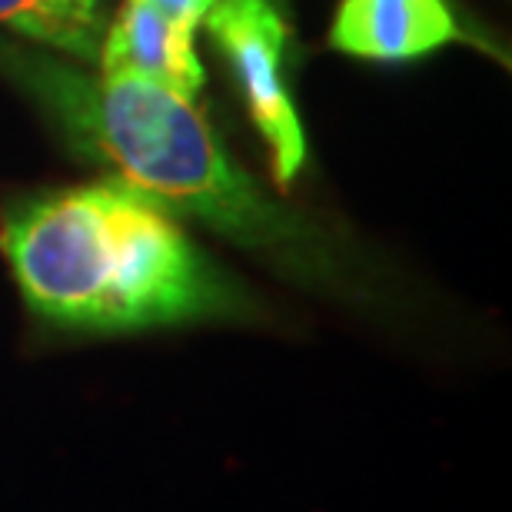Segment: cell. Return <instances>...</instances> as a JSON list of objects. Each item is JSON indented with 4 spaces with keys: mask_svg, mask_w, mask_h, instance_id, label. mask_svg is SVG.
Masks as SVG:
<instances>
[{
    "mask_svg": "<svg viewBox=\"0 0 512 512\" xmlns=\"http://www.w3.org/2000/svg\"><path fill=\"white\" fill-rule=\"evenodd\" d=\"M463 37L446 0H343L330 40L366 60H409Z\"/></svg>",
    "mask_w": 512,
    "mask_h": 512,
    "instance_id": "cell-5",
    "label": "cell"
},
{
    "mask_svg": "<svg viewBox=\"0 0 512 512\" xmlns=\"http://www.w3.org/2000/svg\"><path fill=\"white\" fill-rule=\"evenodd\" d=\"M0 250L30 310L67 330L124 333L250 310L173 213L127 180L17 203L0 223Z\"/></svg>",
    "mask_w": 512,
    "mask_h": 512,
    "instance_id": "cell-1",
    "label": "cell"
},
{
    "mask_svg": "<svg viewBox=\"0 0 512 512\" xmlns=\"http://www.w3.org/2000/svg\"><path fill=\"white\" fill-rule=\"evenodd\" d=\"M77 4L84 7V10H97V0H77Z\"/></svg>",
    "mask_w": 512,
    "mask_h": 512,
    "instance_id": "cell-8",
    "label": "cell"
},
{
    "mask_svg": "<svg viewBox=\"0 0 512 512\" xmlns=\"http://www.w3.org/2000/svg\"><path fill=\"white\" fill-rule=\"evenodd\" d=\"M147 4L153 10H160L163 17H170L173 24H180L187 30H197L217 0H147Z\"/></svg>",
    "mask_w": 512,
    "mask_h": 512,
    "instance_id": "cell-7",
    "label": "cell"
},
{
    "mask_svg": "<svg viewBox=\"0 0 512 512\" xmlns=\"http://www.w3.org/2000/svg\"><path fill=\"white\" fill-rule=\"evenodd\" d=\"M100 74H130L193 100L203 87V64L193 50V30L173 24L147 0H124L104 30Z\"/></svg>",
    "mask_w": 512,
    "mask_h": 512,
    "instance_id": "cell-4",
    "label": "cell"
},
{
    "mask_svg": "<svg viewBox=\"0 0 512 512\" xmlns=\"http://www.w3.org/2000/svg\"><path fill=\"white\" fill-rule=\"evenodd\" d=\"M270 4H276V0H270Z\"/></svg>",
    "mask_w": 512,
    "mask_h": 512,
    "instance_id": "cell-9",
    "label": "cell"
},
{
    "mask_svg": "<svg viewBox=\"0 0 512 512\" xmlns=\"http://www.w3.org/2000/svg\"><path fill=\"white\" fill-rule=\"evenodd\" d=\"M10 50L14 70L50 104L74 140L94 147L147 197L190 213L240 247L273 256L306 280L333 273L320 237L276 207L243 173L193 100L130 74H77Z\"/></svg>",
    "mask_w": 512,
    "mask_h": 512,
    "instance_id": "cell-2",
    "label": "cell"
},
{
    "mask_svg": "<svg viewBox=\"0 0 512 512\" xmlns=\"http://www.w3.org/2000/svg\"><path fill=\"white\" fill-rule=\"evenodd\" d=\"M0 24L90 67L100 64L104 17H97V10H84L77 0H0Z\"/></svg>",
    "mask_w": 512,
    "mask_h": 512,
    "instance_id": "cell-6",
    "label": "cell"
},
{
    "mask_svg": "<svg viewBox=\"0 0 512 512\" xmlns=\"http://www.w3.org/2000/svg\"><path fill=\"white\" fill-rule=\"evenodd\" d=\"M210 37L230 60L256 130L270 147L273 177L286 187L306 160L303 124L296 117L290 90L283 87L280 60L286 24L270 0H217L203 17Z\"/></svg>",
    "mask_w": 512,
    "mask_h": 512,
    "instance_id": "cell-3",
    "label": "cell"
}]
</instances>
